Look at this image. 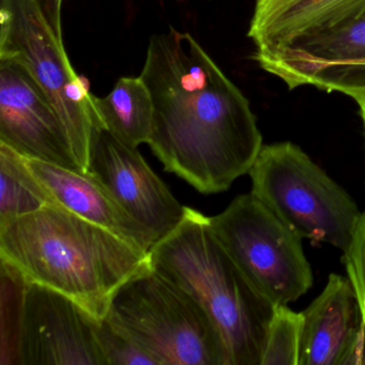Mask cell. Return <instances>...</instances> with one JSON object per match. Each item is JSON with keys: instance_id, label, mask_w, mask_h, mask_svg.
I'll return each instance as SVG.
<instances>
[{"instance_id": "19", "label": "cell", "mask_w": 365, "mask_h": 365, "mask_svg": "<svg viewBox=\"0 0 365 365\" xmlns=\"http://www.w3.org/2000/svg\"><path fill=\"white\" fill-rule=\"evenodd\" d=\"M96 333L106 365H158L153 356L119 332L106 318L98 320Z\"/></svg>"}, {"instance_id": "6", "label": "cell", "mask_w": 365, "mask_h": 365, "mask_svg": "<svg viewBox=\"0 0 365 365\" xmlns=\"http://www.w3.org/2000/svg\"><path fill=\"white\" fill-rule=\"evenodd\" d=\"M0 58L26 68L50 99L87 173L96 116L91 93L76 73L34 0H0Z\"/></svg>"}, {"instance_id": "14", "label": "cell", "mask_w": 365, "mask_h": 365, "mask_svg": "<svg viewBox=\"0 0 365 365\" xmlns=\"http://www.w3.org/2000/svg\"><path fill=\"white\" fill-rule=\"evenodd\" d=\"M286 61L343 63L365 58V0L336 22L305 34L279 48H256Z\"/></svg>"}, {"instance_id": "3", "label": "cell", "mask_w": 365, "mask_h": 365, "mask_svg": "<svg viewBox=\"0 0 365 365\" xmlns=\"http://www.w3.org/2000/svg\"><path fill=\"white\" fill-rule=\"evenodd\" d=\"M149 264L204 309L221 337L227 365H260L277 305L237 266L209 217L185 207L179 225L151 247Z\"/></svg>"}, {"instance_id": "22", "label": "cell", "mask_w": 365, "mask_h": 365, "mask_svg": "<svg viewBox=\"0 0 365 365\" xmlns=\"http://www.w3.org/2000/svg\"><path fill=\"white\" fill-rule=\"evenodd\" d=\"M354 101L359 104V108H360V115L363 121V127H364L365 135V97L359 98V99L354 100Z\"/></svg>"}, {"instance_id": "11", "label": "cell", "mask_w": 365, "mask_h": 365, "mask_svg": "<svg viewBox=\"0 0 365 365\" xmlns=\"http://www.w3.org/2000/svg\"><path fill=\"white\" fill-rule=\"evenodd\" d=\"M303 315L299 365H365V333L349 279L331 274Z\"/></svg>"}, {"instance_id": "15", "label": "cell", "mask_w": 365, "mask_h": 365, "mask_svg": "<svg viewBox=\"0 0 365 365\" xmlns=\"http://www.w3.org/2000/svg\"><path fill=\"white\" fill-rule=\"evenodd\" d=\"M96 125L128 146L148 143L153 130V102L140 76L121 78L103 98L91 95Z\"/></svg>"}, {"instance_id": "18", "label": "cell", "mask_w": 365, "mask_h": 365, "mask_svg": "<svg viewBox=\"0 0 365 365\" xmlns=\"http://www.w3.org/2000/svg\"><path fill=\"white\" fill-rule=\"evenodd\" d=\"M304 315L277 305L269 322L260 365H299Z\"/></svg>"}, {"instance_id": "20", "label": "cell", "mask_w": 365, "mask_h": 365, "mask_svg": "<svg viewBox=\"0 0 365 365\" xmlns=\"http://www.w3.org/2000/svg\"><path fill=\"white\" fill-rule=\"evenodd\" d=\"M344 252L348 279L356 292L365 333V211L361 213L349 245Z\"/></svg>"}, {"instance_id": "16", "label": "cell", "mask_w": 365, "mask_h": 365, "mask_svg": "<svg viewBox=\"0 0 365 365\" xmlns=\"http://www.w3.org/2000/svg\"><path fill=\"white\" fill-rule=\"evenodd\" d=\"M253 59L264 71L281 78L290 91L312 85L327 93L339 91L354 100L365 97V58L316 63L286 61L255 51Z\"/></svg>"}, {"instance_id": "4", "label": "cell", "mask_w": 365, "mask_h": 365, "mask_svg": "<svg viewBox=\"0 0 365 365\" xmlns=\"http://www.w3.org/2000/svg\"><path fill=\"white\" fill-rule=\"evenodd\" d=\"M104 318L158 365H227L221 337L204 309L150 266L118 288Z\"/></svg>"}, {"instance_id": "1", "label": "cell", "mask_w": 365, "mask_h": 365, "mask_svg": "<svg viewBox=\"0 0 365 365\" xmlns=\"http://www.w3.org/2000/svg\"><path fill=\"white\" fill-rule=\"evenodd\" d=\"M140 76L153 102L147 144L165 172L207 195L249 174L264 146L255 115L190 34L153 36Z\"/></svg>"}, {"instance_id": "8", "label": "cell", "mask_w": 365, "mask_h": 365, "mask_svg": "<svg viewBox=\"0 0 365 365\" xmlns=\"http://www.w3.org/2000/svg\"><path fill=\"white\" fill-rule=\"evenodd\" d=\"M101 320V319H100ZM98 319L66 294L25 282L16 337L18 365H106Z\"/></svg>"}, {"instance_id": "21", "label": "cell", "mask_w": 365, "mask_h": 365, "mask_svg": "<svg viewBox=\"0 0 365 365\" xmlns=\"http://www.w3.org/2000/svg\"><path fill=\"white\" fill-rule=\"evenodd\" d=\"M46 24L54 34L59 42L63 43L61 31V5L63 0H34Z\"/></svg>"}, {"instance_id": "2", "label": "cell", "mask_w": 365, "mask_h": 365, "mask_svg": "<svg viewBox=\"0 0 365 365\" xmlns=\"http://www.w3.org/2000/svg\"><path fill=\"white\" fill-rule=\"evenodd\" d=\"M0 260L98 320L118 288L150 266L149 252L56 205L0 226Z\"/></svg>"}, {"instance_id": "5", "label": "cell", "mask_w": 365, "mask_h": 365, "mask_svg": "<svg viewBox=\"0 0 365 365\" xmlns=\"http://www.w3.org/2000/svg\"><path fill=\"white\" fill-rule=\"evenodd\" d=\"M249 175L251 193L301 239L345 251L362 212L300 147L264 145Z\"/></svg>"}, {"instance_id": "9", "label": "cell", "mask_w": 365, "mask_h": 365, "mask_svg": "<svg viewBox=\"0 0 365 365\" xmlns=\"http://www.w3.org/2000/svg\"><path fill=\"white\" fill-rule=\"evenodd\" d=\"M87 173L158 241L182 221V206L155 174L138 148L128 146L99 125L93 128Z\"/></svg>"}, {"instance_id": "10", "label": "cell", "mask_w": 365, "mask_h": 365, "mask_svg": "<svg viewBox=\"0 0 365 365\" xmlns=\"http://www.w3.org/2000/svg\"><path fill=\"white\" fill-rule=\"evenodd\" d=\"M0 143L24 157L82 170L43 89L26 68L6 58H0Z\"/></svg>"}, {"instance_id": "13", "label": "cell", "mask_w": 365, "mask_h": 365, "mask_svg": "<svg viewBox=\"0 0 365 365\" xmlns=\"http://www.w3.org/2000/svg\"><path fill=\"white\" fill-rule=\"evenodd\" d=\"M363 0H255L247 37L256 48H279L343 18Z\"/></svg>"}, {"instance_id": "7", "label": "cell", "mask_w": 365, "mask_h": 365, "mask_svg": "<svg viewBox=\"0 0 365 365\" xmlns=\"http://www.w3.org/2000/svg\"><path fill=\"white\" fill-rule=\"evenodd\" d=\"M209 221L237 266L275 305L294 302L311 288L302 239L253 194L235 198Z\"/></svg>"}, {"instance_id": "12", "label": "cell", "mask_w": 365, "mask_h": 365, "mask_svg": "<svg viewBox=\"0 0 365 365\" xmlns=\"http://www.w3.org/2000/svg\"><path fill=\"white\" fill-rule=\"evenodd\" d=\"M24 161L48 195L50 205L97 224L144 251H150L157 243L153 235L134 220L93 175L27 157Z\"/></svg>"}, {"instance_id": "17", "label": "cell", "mask_w": 365, "mask_h": 365, "mask_svg": "<svg viewBox=\"0 0 365 365\" xmlns=\"http://www.w3.org/2000/svg\"><path fill=\"white\" fill-rule=\"evenodd\" d=\"M46 205L50 200L27 168L24 155L0 143V226Z\"/></svg>"}]
</instances>
